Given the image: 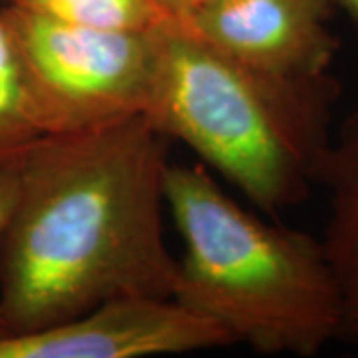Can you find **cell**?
<instances>
[{"instance_id":"8","label":"cell","mask_w":358,"mask_h":358,"mask_svg":"<svg viewBox=\"0 0 358 358\" xmlns=\"http://www.w3.org/2000/svg\"><path fill=\"white\" fill-rule=\"evenodd\" d=\"M48 136L0 0V166L14 164Z\"/></svg>"},{"instance_id":"2","label":"cell","mask_w":358,"mask_h":358,"mask_svg":"<svg viewBox=\"0 0 358 358\" xmlns=\"http://www.w3.org/2000/svg\"><path fill=\"white\" fill-rule=\"evenodd\" d=\"M341 84L329 72L293 78L241 64L187 34L162 28L145 115L187 145L265 215H279L319 185L333 140Z\"/></svg>"},{"instance_id":"6","label":"cell","mask_w":358,"mask_h":358,"mask_svg":"<svg viewBox=\"0 0 358 358\" xmlns=\"http://www.w3.org/2000/svg\"><path fill=\"white\" fill-rule=\"evenodd\" d=\"M334 10L333 0H209L173 20L241 64L313 78L331 72L341 48Z\"/></svg>"},{"instance_id":"3","label":"cell","mask_w":358,"mask_h":358,"mask_svg":"<svg viewBox=\"0 0 358 358\" xmlns=\"http://www.w3.org/2000/svg\"><path fill=\"white\" fill-rule=\"evenodd\" d=\"M164 193L183 241L178 303L265 355L315 357L341 338V296L320 239L245 209L203 164L169 162Z\"/></svg>"},{"instance_id":"7","label":"cell","mask_w":358,"mask_h":358,"mask_svg":"<svg viewBox=\"0 0 358 358\" xmlns=\"http://www.w3.org/2000/svg\"><path fill=\"white\" fill-rule=\"evenodd\" d=\"M319 185L329 192L320 245L341 296V338H358V110L333 131Z\"/></svg>"},{"instance_id":"12","label":"cell","mask_w":358,"mask_h":358,"mask_svg":"<svg viewBox=\"0 0 358 358\" xmlns=\"http://www.w3.org/2000/svg\"><path fill=\"white\" fill-rule=\"evenodd\" d=\"M333 4L336 10H343L358 22V0H333Z\"/></svg>"},{"instance_id":"9","label":"cell","mask_w":358,"mask_h":358,"mask_svg":"<svg viewBox=\"0 0 358 358\" xmlns=\"http://www.w3.org/2000/svg\"><path fill=\"white\" fill-rule=\"evenodd\" d=\"M22 10L70 24L154 30L173 20L157 0H4Z\"/></svg>"},{"instance_id":"5","label":"cell","mask_w":358,"mask_h":358,"mask_svg":"<svg viewBox=\"0 0 358 358\" xmlns=\"http://www.w3.org/2000/svg\"><path fill=\"white\" fill-rule=\"evenodd\" d=\"M215 322L176 299H115L72 319L0 334V358H145L231 346Z\"/></svg>"},{"instance_id":"11","label":"cell","mask_w":358,"mask_h":358,"mask_svg":"<svg viewBox=\"0 0 358 358\" xmlns=\"http://www.w3.org/2000/svg\"><path fill=\"white\" fill-rule=\"evenodd\" d=\"M205 2H209V0H173V18H179V16L187 14L193 8L205 4Z\"/></svg>"},{"instance_id":"4","label":"cell","mask_w":358,"mask_h":358,"mask_svg":"<svg viewBox=\"0 0 358 358\" xmlns=\"http://www.w3.org/2000/svg\"><path fill=\"white\" fill-rule=\"evenodd\" d=\"M4 10L48 134L145 115L166 24L112 30L52 20L8 2Z\"/></svg>"},{"instance_id":"1","label":"cell","mask_w":358,"mask_h":358,"mask_svg":"<svg viewBox=\"0 0 358 358\" xmlns=\"http://www.w3.org/2000/svg\"><path fill=\"white\" fill-rule=\"evenodd\" d=\"M166 138L148 115L48 134L16 162L0 231V319L26 333L115 299H173Z\"/></svg>"},{"instance_id":"10","label":"cell","mask_w":358,"mask_h":358,"mask_svg":"<svg viewBox=\"0 0 358 358\" xmlns=\"http://www.w3.org/2000/svg\"><path fill=\"white\" fill-rule=\"evenodd\" d=\"M18 162V159H16ZM16 162L8 166H0V231L4 227V221L8 217L10 205L14 199V189H16ZM6 333L2 319H0V334Z\"/></svg>"},{"instance_id":"14","label":"cell","mask_w":358,"mask_h":358,"mask_svg":"<svg viewBox=\"0 0 358 358\" xmlns=\"http://www.w3.org/2000/svg\"><path fill=\"white\" fill-rule=\"evenodd\" d=\"M2 2H4V0H2Z\"/></svg>"},{"instance_id":"13","label":"cell","mask_w":358,"mask_h":358,"mask_svg":"<svg viewBox=\"0 0 358 358\" xmlns=\"http://www.w3.org/2000/svg\"><path fill=\"white\" fill-rule=\"evenodd\" d=\"M157 2H159V4H162L164 8H166L167 13L173 16V0H157Z\"/></svg>"}]
</instances>
